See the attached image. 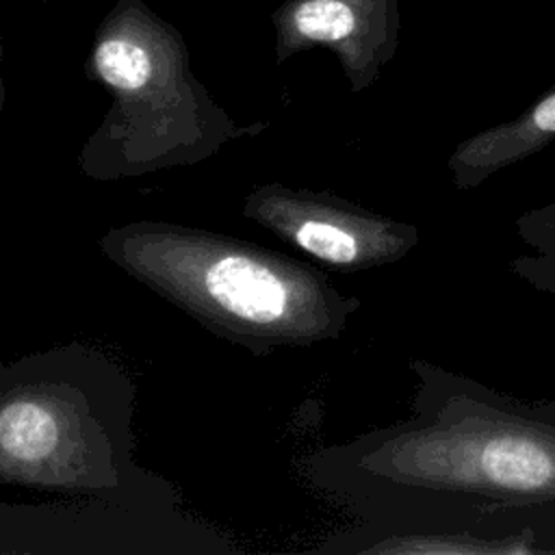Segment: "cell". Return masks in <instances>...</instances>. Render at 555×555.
Here are the masks:
<instances>
[{"instance_id": "obj_1", "label": "cell", "mask_w": 555, "mask_h": 555, "mask_svg": "<svg viewBox=\"0 0 555 555\" xmlns=\"http://www.w3.org/2000/svg\"><path fill=\"white\" fill-rule=\"evenodd\" d=\"M410 414L314 449L304 479L360 522L473 531L496 514L555 507V401H525L410 360Z\"/></svg>"}, {"instance_id": "obj_2", "label": "cell", "mask_w": 555, "mask_h": 555, "mask_svg": "<svg viewBox=\"0 0 555 555\" xmlns=\"http://www.w3.org/2000/svg\"><path fill=\"white\" fill-rule=\"evenodd\" d=\"M98 247L128 278L251 356L336 340L362 308L323 269L197 225L130 221L108 228Z\"/></svg>"}, {"instance_id": "obj_9", "label": "cell", "mask_w": 555, "mask_h": 555, "mask_svg": "<svg viewBox=\"0 0 555 555\" xmlns=\"http://www.w3.org/2000/svg\"><path fill=\"white\" fill-rule=\"evenodd\" d=\"M516 232L533 254L516 256L512 273L535 291L555 295V199L518 215Z\"/></svg>"}, {"instance_id": "obj_3", "label": "cell", "mask_w": 555, "mask_h": 555, "mask_svg": "<svg viewBox=\"0 0 555 555\" xmlns=\"http://www.w3.org/2000/svg\"><path fill=\"white\" fill-rule=\"evenodd\" d=\"M137 382L111 353L67 343L0 366V483L63 499L178 490L134 462Z\"/></svg>"}, {"instance_id": "obj_5", "label": "cell", "mask_w": 555, "mask_h": 555, "mask_svg": "<svg viewBox=\"0 0 555 555\" xmlns=\"http://www.w3.org/2000/svg\"><path fill=\"white\" fill-rule=\"evenodd\" d=\"M0 551L104 555H215L236 551L219 529L184 512L180 492L147 499H69L0 505Z\"/></svg>"}, {"instance_id": "obj_4", "label": "cell", "mask_w": 555, "mask_h": 555, "mask_svg": "<svg viewBox=\"0 0 555 555\" xmlns=\"http://www.w3.org/2000/svg\"><path fill=\"white\" fill-rule=\"evenodd\" d=\"M113 102L78 154L100 182L191 167L267 121L238 124L197 80L180 30L143 0H117L93 33L85 63Z\"/></svg>"}, {"instance_id": "obj_6", "label": "cell", "mask_w": 555, "mask_h": 555, "mask_svg": "<svg viewBox=\"0 0 555 555\" xmlns=\"http://www.w3.org/2000/svg\"><path fill=\"white\" fill-rule=\"evenodd\" d=\"M243 217L312 260L360 273L403 260L418 243L416 225L397 221L330 191L267 182L243 199Z\"/></svg>"}, {"instance_id": "obj_10", "label": "cell", "mask_w": 555, "mask_h": 555, "mask_svg": "<svg viewBox=\"0 0 555 555\" xmlns=\"http://www.w3.org/2000/svg\"><path fill=\"white\" fill-rule=\"evenodd\" d=\"M43 2H48V0H43Z\"/></svg>"}, {"instance_id": "obj_7", "label": "cell", "mask_w": 555, "mask_h": 555, "mask_svg": "<svg viewBox=\"0 0 555 555\" xmlns=\"http://www.w3.org/2000/svg\"><path fill=\"white\" fill-rule=\"evenodd\" d=\"M271 24L278 63L327 48L353 93L369 89L399 50V0H284Z\"/></svg>"}, {"instance_id": "obj_8", "label": "cell", "mask_w": 555, "mask_h": 555, "mask_svg": "<svg viewBox=\"0 0 555 555\" xmlns=\"http://www.w3.org/2000/svg\"><path fill=\"white\" fill-rule=\"evenodd\" d=\"M555 141V87L518 117L486 128L455 145L447 167L457 191H473L503 169Z\"/></svg>"}]
</instances>
